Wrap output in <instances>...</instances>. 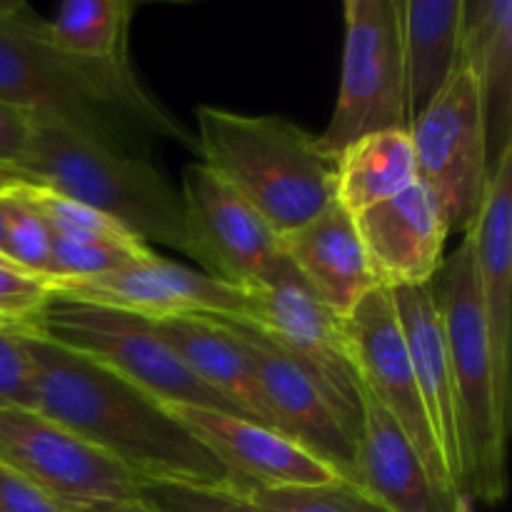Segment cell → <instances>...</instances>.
<instances>
[{
    "instance_id": "cell-1",
    "label": "cell",
    "mask_w": 512,
    "mask_h": 512,
    "mask_svg": "<svg viewBox=\"0 0 512 512\" xmlns=\"http://www.w3.org/2000/svg\"><path fill=\"white\" fill-rule=\"evenodd\" d=\"M35 383V410L118 460L143 485H233L213 453L143 388L108 365L20 330Z\"/></svg>"
},
{
    "instance_id": "cell-2",
    "label": "cell",
    "mask_w": 512,
    "mask_h": 512,
    "mask_svg": "<svg viewBox=\"0 0 512 512\" xmlns=\"http://www.w3.org/2000/svg\"><path fill=\"white\" fill-rule=\"evenodd\" d=\"M25 3L0 0V100L95 143L138 153L145 138L195 150V138L135 75L133 65L80 63L40 38Z\"/></svg>"
},
{
    "instance_id": "cell-3",
    "label": "cell",
    "mask_w": 512,
    "mask_h": 512,
    "mask_svg": "<svg viewBox=\"0 0 512 512\" xmlns=\"http://www.w3.org/2000/svg\"><path fill=\"white\" fill-rule=\"evenodd\" d=\"M195 123L200 163L238 190L280 240L335 200L338 158L293 120L200 105Z\"/></svg>"
},
{
    "instance_id": "cell-4",
    "label": "cell",
    "mask_w": 512,
    "mask_h": 512,
    "mask_svg": "<svg viewBox=\"0 0 512 512\" xmlns=\"http://www.w3.org/2000/svg\"><path fill=\"white\" fill-rule=\"evenodd\" d=\"M15 173L23 183L43 185L98 210L145 245H165L193 260L180 188L143 155L35 118L28 153Z\"/></svg>"
},
{
    "instance_id": "cell-5",
    "label": "cell",
    "mask_w": 512,
    "mask_h": 512,
    "mask_svg": "<svg viewBox=\"0 0 512 512\" xmlns=\"http://www.w3.org/2000/svg\"><path fill=\"white\" fill-rule=\"evenodd\" d=\"M430 285L443 320L445 348L458 400L465 495L495 505L505 498L508 488L505 458L512 415L500 400L468 233L453 255L443 260V268Z\"/></svg>"
},
{
    "instance_id": "cell-6",
    "label": "cell",
    "mask_w": 512,
    "mask_h": 512,
    "mask_svg": "<svg viewBox=\"0 0 512 512\" xmlns=\"http://www.w3.org/2000/svg\"><path fill=\"white\" fill-rule=\"evenodd\" d=\"M33 333L108 365L160 403L198 405L233 413L213 390L205 388L190 373L188 365L153 328V320L53 295Z\"/></svg>"
},
{
    "instance_id": "cell-7",
    "label": "cell",
    "mask_w": 512,
    "mask_h": 512,
    "mask_svg": "<svg viewBox=\"0 0 512 512\" xmlns=\"http://www.w3.org/2000/svg\"><path fill=\"white\" fill-rule=\"evenodd\" d=\"M248 295V323L263 330L318 383L335 413L358 440L365 390L345 320L320 303L285 255L283 263L258 288L248 290Z\"/></svg>"
},
{
    "instance_id": "cell-8",
    "label": "cell",
    "mask_w": 512,
    "mask_h": 512,
    "mask_svg": "<svg viewBox=\"0 0 512 512\" xmlns=\"http://www.w3.org/2000/svg\"><path fill=\"white\" fill-rule=\"evenodd\" d=\"M418 183L433 195L448 230H468L490 175L488 125L473 70L460 60L445 88L408 125Z\"/></svg>"
},
{
    "instance_id": "cell-9",
    "label": "cell",
    "mask_w": 512,
    "mask_h": 512,
    "mask_svg": "<svg viewBox=\"0 0 512 512\" xmlns=\"http://www.w3.org/2000/svg\"><path fill=\"white\" fill-rule=\"evenodd\" d=\"M343 10L338 103L318 135L320 148L333 158L363 135L410 123L395 0H348Z\"/></svg>"
},
{
    "instance_id": "cell-10",
    "label": "cell",
    "mask_w": 512,
    "mask_h": 512,
    "mask_svg": "<svg viewBox=\"0 0 512 512\" xmlns=\"http://www.w3.org/2000/svg\"><path fill=\"white\" fill-rule=\"evenodd\" d=\"M0 465L68 510L133 500L143 485L118 460L35 408L0 410Z\"/></svg>"
},
{
    "instance_id": "cell-11",
    "label": "cell",
    "mask_w": 512,
    "mask_h": 512,
    "mask_svg": "<svg viewBox=\"0 0 512 512\" xmlns=\"http://www.w3.org/2000/svg\"><path fill=\"white\" fill-rule=\"evenodd\" d=\"M193 260L203 273L253 290L283 263L280 238L215 170L195 160L180 185Z\"/></svg>"
},
{
    "instance_id": "cell-12",
    "label": "cell",
    "mask_w": 512,
    "mask_h": 512,
    "mask_svg": "<svg viewBox=\"0 0 512 512\" xmlns=\"http://www.w3.org/2000/svg\"><path fill=\"white\" fill-rule=\"evenodd\" d=\"M53 295L125 310L148 320L228 318L248 320L250 295L203 270L153 258L85 280L50 283Z\"/></svg>"
},
{
    "instance_id": "cell-13",
    "label": "cell",
    "mask_w": 512,
    "mask_h": 512,
    "mask_svg": "<svg viewBox=\"0 0 512 512\" xmlns=\"http://www.w3.org/2000/svg\"><path fill=\"white\" fill-rule=\"evenodd\" d=\"M220 320L228 323L248 355L270 425L333 465L345 480L353 483L358 440L335 413L318 383L253 323Z\"/></svg>"
},
{
    "instance_id": "cell-14",
    "label": "cell",
    "mask_w": 512,
    "mask_h": 512,
    "mask_svg": "<svg viewBox=\"0 0 512 512\" xmlns=\"http://www.w3.org/2000/svg\"><path fill=\"white\" fill-rule=\"evenodd\" d=\"M345 330H348L350 345H353L355 365H358L365 393L400 425L405 438L410 440V445L418 450L423 463L433 473V478L443 488L458 493L455 485L450 483L448 470H445L438 445H435L423 398H420L418 383H415L408 348H405L398 313H395L388 290H373L350 313V318H345Z\"/></svg>"
},
{
    "instance_id": "cell-15",
    "label": "cell",
    "mask_w": 512,
    "mask_h": 512,
    "mask_svg": "<svg viewBox=\"0 0 512 512\" xmlns=\"http://www.w3.org/2000/svg\"><path fill=\"white\" fill-rule=\"evenodd\" d=\"M165 408L218 458L238 490L318 488L345 480L333 465L270 425L198 405Z\"/></svg>"
},
{
    "instance_id": "cell-16",
    "label": "cell",
    "mask_w": 512,
    "mask_h": 512,
    "mask_svg": "<svg viewBox=\"0 0 512 512\" xmlns=\"http://www.w3.org/2000/svg\"><path fill=\"white\" fill-rule=\"evenodd\" d=\"M375 283L383 290L430 285L443 268L448 223L420 183L355 215Z\"/></svg>"
},
{
    "instance_id": "cell-17",
    "label": "cell",
    "mask_w": 512,
    "mask_h": 512,
    "mask_svg": "<svg viewBox=\"0 0 512 512\" xmlns=\"http://www.w3.org/2000/svg\"><path fill=\"white\" fill-rule=\"evenodd\" d=\"M465 233L473 243L500 400L512 415V145L490 165L483 203Z\"/></svg>"
},
{
    "instance_id": "cell-18",
    "label": "cell",
    "mask_w": 512,
    "mask_h": 512,
    "mask_svg": "<svg viewBox=\"0 0 512 512\" xmlns=\"http://www.w3.org/2000/svg\"><path fill=\"white\" fill-rule=\"evenodd\" d=\"M390 300L398 313L403 330L405 348L413 365L415 383L423 398L425 415L433 430L435 445L448 470L450 483L460 495H465V465H463V438H460L458 400H455L453 373H450L448 348H445L443 320L435 303L433 285L420 288L388 290Z\"/></svg>"
},
{
    "instance_id": "cell-19",
    "label": "cell",
    "mask_w": 512,
    "mask_h": 512,
    "mask_svg": "<svg viewBox=\"0 0 512 512\" xmlns=\"http://www.w3.org/2000/svg\"><path fill=\"white\" fill-rule=\"evenodd\" d=\"M353 483L390 512H468L463 495L443 488L400 425L363 395Z\"/></svg>"
},
{
    "instance_id": "cell-20",
    "label": "cell",
    "mask_w": 512,
    "mask_h": 512,
    "mask_svg": "<svg viewBox=\"0 0 512 512\" xmlns=\"http://www.w3.org/2000/svg\"><path fill=\"white\" fill-rule=\"evenodd\" d=\"M280 248L295 273L338 318H350V313L378 290L355 218L338 200L285 235Z\"/></svg>"
},
{
    "instance_id": "cell-21",
    "label": "cell",
    "mask_w": 512,
    "mask_h": 512,
    "mask_svg": "<svg viewBox=\"0 0 512 512\" xmlns=\"http://www.w3.org/2000/svg\"><path fill=\"white\" fill-rule=\"evenodd\" d=\"M153 328L188 365L190 373L235 415L270 425L248 355L225 320L165 318L153 320Z\"/></svg>"
},
{
    "instance_id": "cell-22",
    "label": "cell",
    "mask_w": 512,
    "mask_h": 512,
    "mask_svg": "<svg viewBox=\"0 0 512 512\" xmlns=\"http://www.w3.org/2000/svg\"><path fill=\"white\" fill-rule=\"evenodd\" d=\"M460 60L480 85L488 125L490 165L510 148L512 135V3L463 0Z\"/></svg>"
},
{
    "instance_id": "cell-23",
    "label": "cell",
    "mask_w": 512,
    "mask_h": 512,
    "mask_svg": "<svg viewBox=\"0 0 512 512\" xmlns=\"http://www.w3.org/2000/svg\"><path fill=\"white\" fill-rule=\"evenodd\" d=\"M408 120L430 105L460 65L463 0H395ZM410 125V123H408Z\"/></svg>"
},
{
    "instance_id": "cell-24",
    "label": "cell",
    "mask_w": 512,
    "mask_h": 512,
    "mask_svg": "<svg viewBox=\"0 0 512 512\" xmlns=\"http://www.w3.org/2000/svg\"><path fill=\"white\" fill-rule=\"evenodd\" d=\"M415 183L418 170L408 128L363 135L338 155L335 200L353 218Z\"/></svg>"
},
{
    "instance_id": "cell-25",
    "label": "cell",
    "mask_w": 512,
    "mask_h": 512,
    "mask_svg": "<svg viewBox=\"0 0 512 512\" xmlns=\"http://www.w3.org/2000/svg\"><path fill=\"white\" fill-rule=\"evenodd\" d=\"M135 5L128 0H65L55 18H40V38L68 58L93 65H128Z\"/></svg>"
},
{
    "instance_id": "cell-26",
    "label": "cell",
    "mask_w": 512,
    "mask_h": 512,
    "mask_svg": "<svg viewBox=\"0 0 512 512\" xmlns=\"http://www.w3.org/2000/svg\"><path fill=\"white\" fill-rule=\"evenodd\" d=\"M18 185V183H15ZM10 188L0 195L3 203V228L5 245L3 253L15 268L25 270L30 275H40L48 280L50 273V233L33 205L18 193V188Z\"/></svg>"
},
{
    "instance_id": "cell-27",
    "label": "cell",
    "mask_w": 512,
    "mask_h": 512,
    "mask_svg": "<svg viewBox=\"0 0 512 512\" xmlns=\"http://www.w3.org/2000/svg\"><path fill=\"white\" fill-rule=\"evenodd\" d=\"M270 512H390L350 480H335L318 488L243 490Z\"/></svg>"
},
{
    "instance_id": "cell-28",
    "label": "cell",
    "mask_w": 512,
    "mask_h": 512,
    "mask_svg": "<svg viewBox=\"0 0 512 512\" xmlns=\"http://www.w3.org/2000/svg\"><path fill=\"white\" fill-rule=\"evenodd\" d=\"M138 498L153 512H270L235 485H140Z\"/></svg>"
},
{
    "instance_id": "cell-29",
    "label": "cell",
    "mask_w": 512,
    "mask_h": 512,
    "mask_svg": "<svg viewBox=\"0 0 512 512\" xmlns=\"http://www.w3.org/2000/svg\"><path fill=\"white\" fill-rule=\"evenodd\" d=\"M50 298L53 290L45 278L0 265V325L33 330Z\"/></svg>"
},
{
    "instance_id": "cell-30",
    "label": "cell",
    "mask_w": 512,
    "mask_h": 512,
    "mask_svg": "<svg viewBox=\"0 0 512 512\" xmlns=\"http://www.w3.org/2000/svg\"><path fill=\"white\" fill-rule=\"evenodd\" d=\"M35 408V383L23 335L0 325V410Z\"/></svg>"
},
{
    "instance_id": "cell-31",
    "label": "cell",
    "mask_w": 512,
    "mask_h": 512,
    "mask_svg": "<svg viewBox=\"0 0 512 512\" xmlns=\"http://www.w3.org/2000/svg\"><path fill=\"white\" fill-rule=\"evenodd\" d=\"M35 115L15 108L0 100V168L18 178V165L28 153L30 138H33ZM20 180V178H18Z\"/></svg>"
},
{
    "instance_id": "cell-32",
    "label": "cell",
    "mask_w": 512,
    "mask_h": 512,
    "mask_svg": "<svg viewBox=\"0 0 512 512\" xmlns=\"http://www.w3.org/2000/svg\"><path fill=\"white\" fill-rule=\"evenodd\" d=\"M0 512H70L18 473L0 465Z\"/></svg>"
},
{
    "instance_id": "cell-33",
    "label": "cell",
    "mask_w": 512,
    "mask_h": 512,
    "mask_svg": "<svg viewBox=\"0 0 512 512\" xmlns=\"http://www.w3.org/2000/svg\"><path fill=\"white\" fill-rule=\"evenodd\" d=\"M70 512H153V510H150L140 498H133V500H118V503L85 505V508H75Z\"/></svg>"
},
{
    "instance_id": "cell-34",
    "label": "cell",
    "mask_w": 512,
    "mask_h": 512,
    "mask_svg": "<svg viewBox=\"0 0 512 512\" xmlns=\"http://www.w3.org/2000/svg\"><path fill=\"white\" fill-rule=\"evenodd\" d=\"M15 183H20V180L15 178L13 173H8V170H3V168H0V193H5V190H10V188H13Z\"/></svg>"
},
{
    "instance_id": "cell-35",
    "label": "cell",
    "mask_w": 512,
    "mask_h": 512,
    "mask_svg": "<svg viewBox=\"0 0 512 512\" xmlns=\"http://www.w3.org/2000/svg\"><path fill=\"white\" fill-rule=\"evenodd\" d=\"M3 195V193H0ZM3 245H5V228H3V203H0V258H5V253H3ZM8 260V258H5ZM10 263V260H8Z\"/></svg>"
},
{
    "instance_id": "cell-36",
    "label": "cell",
    "mask_w": 512,
    "mask_h": 512,
    "mask_svg": "<svg viewBox=\"0 0 512 512\" xmlns=\"http://www.w3.org/2000/svg\"><path fill=\"white\" fill-rule=\"evenodd\" d=\"M0 265H8V268H15V265L8 263V260H5V258H0ZM18 270H20V268H18Z\"/></svg>"
}]
</instances>
